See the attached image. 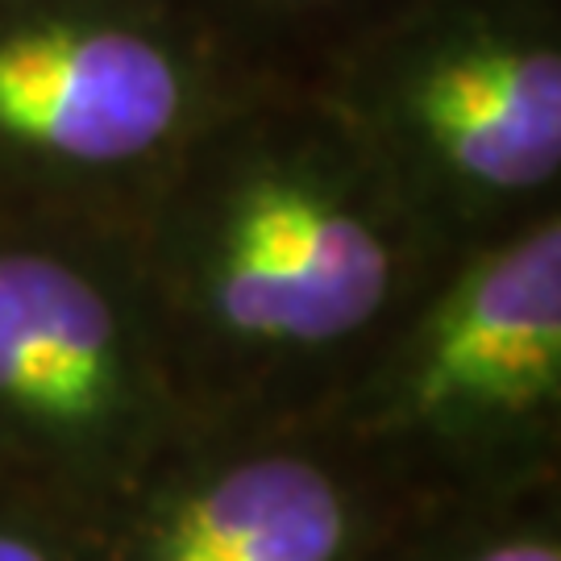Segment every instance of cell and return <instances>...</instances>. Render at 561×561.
Returning a JSON list of instances; mask_svg holds the SVG:
<instances>
[{
    "instance_id": "6da1fadb",
    "label": "cell",
    "mask_w": 561,
    "mask_h": 561,
    "mask_svg": "<svg viewBox=\"0 0 561 561\" xmlns=\"http://www.w3.org/2000/svg\"><path fill=\"white\" fill-rule=\"evenodd\" d=\"M192 416L312 412L454 245L300 76H254L129 213Z\"/></svg>"
},
{
    "instance_id": "7a4b0ae2",
    "label": "cell",
    "mask_w": 561,
    "mask_h": 561,
    "mask_svg": "<svg viewBox=\"0 0 561 561\" xmlns=\"http://www.w3.org/2000/svg\"><path fill=\"white\" fill-rule=\"evenodd\" d=\"M312 412L416 503L561 479V208L458 245Z\"/></svg>"
},
{
    "instance_id": "3957f363",
    "label": "cell",
    "mask_w": 561,
    "mask_h": 561,
    "mask_svg": "<svg viewBox=\"0 0 561 561\" xmlns=\"http://www.w3.org/2000/svg\"><path fill=\"white\" fill-rule=\"evenodd\" d=\"M308 80L454 250L561 208V0H391Z\"/></svg>"
},
{
    "instance_id": "277c9868",
    "label": "cell",
    "mask_w": 561,
    "mask_h": 561,
    "mask_svg": "<svg viewBox=\"0 0 561 561\" xmlns=\"http://www.w3.org/2000/svg\"><path fill=\"white\" fill-rule=\"evenodd\" d=\"M187 421L129 221L0 208V486L80 528Z\"/></svg>"
},
{
    "instance_id": "5b68a950",
    "label": "cell",
    "mask_w": 561,
    "mask_h": 561,
    "mask_svg": "<svg viewBox=\"0 0 561 561\" xmlns=\"http://www.w3.org/2000/svg\"><path fill=\"white\" fill-rule=\"evenodd\" d=\"M254 76L192 0H0V208L129 221Z\"/></svg>"
},
{
    "instance_id": "8992f818",
    "label": "cell",
    "mask_w": 561,
    "mask_h": 561,
    "mask_svg": "<svg viewBox=\"0 0 561 561\" xmlns=\"http://www.w3.org/2000/svg\"><path fill=\"white\" fill-rule=\"evenodd\" d=\"M321 412L192 416L80 524L88 561H387L421 512Z\"/></svg>"
},
{
    "instance_id": "52a82bcc",
    "label": "cell",
    "mask_w": 561,
    "mask_h": 561,
    "mask_svg": "<svg viewBox=\"0 0 561 561\" xmlns=\"http://www.w3.org/2000/svg\"><path fill=\"white\" fill-rule=\"evenodd\" d=\"M387 561H561V479L507 495L424 503Z\"/></svg>"
},
{
    "instance_id": "ba28073f",
    "label": "cell",
    "mask_w": 561,
    "mask_h": 561,
    "mask_svg": "<svg viewBox=\"0 0 561 561\" xmlns=\"http://www.w3.org/2000/svg\"><path fill=\"white\" fill-rule=\"evenodd\" d=\"M262 76H317L391 0H192Z\"/></svg>"
},
{
    "instance_id": "9c48e42d",
    "label": "cell",
    "mask_w": 561,
    "mask_h": 561,
    "mask_svg": "<svg viewBox=\"0 0 561 561\" xmlns=\"http://www.w3.org/2000/svg\"><path fill=\"white\" fill-rule=\"evenodd\" d=\"M0 561H88L71 520L0 486Z\"/></svg>"
}]
</instances>
